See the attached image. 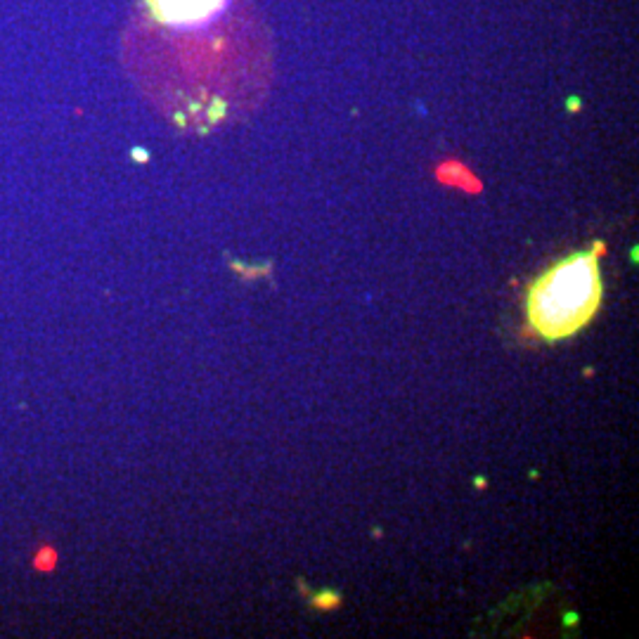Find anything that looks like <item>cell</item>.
Here are the masks:
<instances>
[{"label":"cell","instance_id":"obj_1","mask_svg":"<svg viewBox=\"0 0 639 639\" xmlns=\"http://www.w3.org/2000/svg\"><path fill=\"white\" fill-rule=\"evenodd\" d=\"M604 249L606 247L597 242L590 249L561 258L530 284L526 317L533 334L545 341H563L592 322L604 298L599 273Z\"/></svg>","mask_w":639,"mask_h":639},{"label":"cell","instance_id":"obj_2","mask_svg":"<svg viewBox=\"0 0 639 639\" xmlns=\"http://www.w3.org/2000/svg\"><path fill=\"white\" fill-rule=\"evenodd\" d=\"M228 0H145L156 24L168 29H197L221 15Z\"/></svg>","mask_w":639,"mask_h":639},{"label":"cell","instance_id":"obj_3","mask_svg":"<svg viewBox=\"0 0 639 639\" xmlns=\"http://www.w3.org/2000/svg\"><path fill=\"white\" fill-rule=\"evenodd\" d=\"M57 563H59V554L55 547L40 545L36 552H33L31 566H33V570H38V573H52V570L57 568Z\"/></svg>","mask_w":639,"mask_h":639},{"label":"cell","instance_id":"obj_4","mask_svg":"<svg viewBox=\"0 0 639 639\" xmlns=\"http://www.w3.org/2000/svg\"><path fill=\"white\" fill-rule=\"evenodd\" d=\"M339 594H332V592H324V594H320V597H315V599H312V604H315L317 609H334V606H339Z\"/></svg>","mask_w":639,"mask_h":639}]
</instances>
